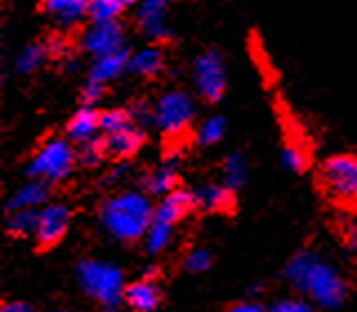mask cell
<instances>
[{"mask_svg":"<svg viewBox=\"0 0 357 312\" xmlns=\"http://www.w3.org/2000/svg\"><path fill=\"white\" fill-rule=\"evenodd\" d=\"M100 221L103 228L119 241L132 243L152 226L154 205L150 203L148 194L141 192H121L109 196L100 208Z\"/></svg>","mask_w":357,"mask_h":312,"instance_id":"6da1fadb","label":"cell"},{"mask_svg":"<svg viewBox=\"0 0 357 312\" xmlns=\"http://www.w3.org/2000/svg\"><path fill=\"white\" fill-rule=\"evenodd\" d=\"M288 276L295 286L304 288L312 299L326 308L340 306L346 297V283L340 274L312 252L297 254L288 265Z\"/></svg>","mask_w":357,"mask_h":312,"instance_id":"7a4b0ae2","label":"cell"},{"mask_svg":"<svg viewBox=\"0 0 357 312\" xmlns=\"http://www.w3.org/2000/svg\"><path fill=\"white\" fill-rule=\"evenodd\" d=\"M317 185L333 205L357 210V156L333 154L319 165Z\"/></svg>","mask_w":357,"mask_h":312,"instance_id":"3957f363","label":"cell"},{"mask_svg":"<svg viewBox=\"0 0 357 312\" xmlns=\"http://www.w3.org/2000/svg\"><path fill=\"white\" fill-rule=\"evenodd\" d=\"M78 279H81L83 290L100 301L107 308H114L123 299V274L116 265L103 261H83L78 265Z\"/></svg>","mask_w":357,"mask_h":312,"instance_id":"277c9868","label":"cell"},{"mask_svg":"<svg viewBox=\"0 0 357 312\" xmlns=\"http://www.w3.org/2000/svg\"><path fill=\"white\" fill-rule=\"evenodd\" d=\"M76 150L65 139H50L40 145L27 167L31 178H43L47 183H59L70 176L76 163Z\"/></svg>","mask_w":357,"mask_h":312,"instance_id":"5b68a950","label":"cell"},{"mask_svg":"<svg viewBox=\"0 0 357 312\" xmlns=\"http://www.w3.org/2000/svg\"><path fill=\"white\" fill-rule=\"evenodd\" d=\"M195 116V103L192 96L183 89H170L161 94V98L154 103V123L165 136H181L188 132L190 123Z\"/></svg>","mask_w":357,"mask_h":312,"instance_id":"8992f818","label":"cell"},{"mask_svg":"<svg viewBox=\"0 0 357 312\" xmlns=\"http://www.w3.org/2000/svg\"><path fill=\"white\" fill-rule=\"evenodd\" d=\"M195 87L199 96L208 103H217L223 96L226 92V63H223L219 52H204L195 61Z\"/></svg>","mask_w":357,"mask_h":312,"instance_id":"52a82bcc","label":"cell"},{"mask_svg":"<svg viewBox=\"0 0 357 312\" xmlns=\"http://www.w3.org/2000/svg\"><path fill=\"white\" fill-rule=\"evenodd\" d=\"M81 45L87 54H92L94 58H98V56H107L119 49H126V33H123L119 20H112V22L89 20V25L85 27L81 36Z\"/></svg>","mask_w":357,"mask_h":312,"instance_id":"ba28073f","label":"cell"},{"mask_svg":"<svg viewBox=\"0 0 357 312\" xmlns=\"http://www.w3.org/2000/svg\"><path fill=\"white\" fill-rule=\"evenodd\" d=\"M72 221V210L65 203H50L40 210L38 214V230H36V243L40 250L54 248L59 243Z\"/></svg>","mask_w":357,"mask_h":312,"instance_id":"9c48e42d","label":"cell"},{"mask_svg":"<svg viewBox=\"0 0 357 312\" xmlns=\"http://www.w3.org/2000/svg\"><path fill=\"white\" fill-rule=\"evenodd\" d=\"M137 20L148 40L159 42V40L170 38V27H167V0H139Z\"/></svg>","mask_w":357,"mask_h":312,"instance_id":"30bf717a","label":"cell"},{"mask_svg":"<svg viewBox=\"0 0 357 312\" xmlns=\"http://www.w3.org/2000/svg\"><path fill=\"white\" fill-rule=\"evenodd\" d=\"M195 208H197L195 192L176 187V189H172L170 194H165L161 198V203L154 208V221H161V223H167V226H174V223L183 221Z\"/></svg>","mask_w":357,"mask_h":312,"instance_id":"8fae6325","label":"cell"},{"mask_svg":"<svg viewBox=\"0 0 357 312\" xmlns=\"http://www.w3.org/2000/svg\"><path fill=\"white\" fill-rule=\"evenodd\" d=\"M100 136H103L107 156H112V159H116V161L130 159V156L137 154L139 148L143 145V130L137 125V123L126 130H119L112 134H100Z\"/></svg>","mask_w":357,"mask_h":312,"instance_id":"7c38bea8","label":"cell"},{"mask_svg":"<svg viewBox=\"0 0 357 312\" xmlns=\"http://www.w3.org/2000/svg\"><path fill=\"white\" fill-rule=\"evenodd\" d=\"M89 0H43V11L56 25L74 27L83 18H87Z\"/></svg>","mask_w":357,"mask_h":312,"instance_id":"4fadbf2b","label":"cell"},{"mask_svg":"<svg viewBox=\"0 0 357 312\" xmlns=\"http://www.w3.org/2000/svg\"><path fill=\"white\" fill-rule=\"evenodd\" d=\"M123 301L134 310V312H152L161 304V290L150 276L139 279L126 288L123 292Z\"/></svg>","mask_w":357,"mask_h":312,"instance_id":"5bb4252c","label":"cell"},{"mask_svg":"<svg viewBox=\"0 0 357 312\" xmlns=\"http://www.w3.org/2000/svg\"><path fill=\"white\" fill-rule=\"evenodd\" d=\"M100 132V111H96L92 105H83L67 123V136L74 143H85L98 136Z\"/></svg>","mask_w":357,"mask_h":312,"instance_id":"9a60e30c","label":"cell"},{"mask_svg":"<svg viewBox=\"0 0 357 312\" xmlns=\"http://www.w3.org/2000/svg\"><path fill=\"white\" fill-rule=\"evenodd\" d=\"M128 65H130L128 49H119L114 54L98 56V58H94L92 70H89V81L107 85V83H112L114 78H119L123 72H126Z\"/></svg>","mask_w":357,"mask_h":312,"instance_id":"2e32d148","label":"cell"},{"mask_svg":"<svg viewBox=\"0 0 357 312\" xmlns=\"http://www.w3.org/2000/svg\"><path fill=\"white\" fill-rule=\"evenodd\" d=\"M234 189L228 185H217V183H206L195 189L197 205L208 212H228L234 208Z\"/></svg>","mask_w":357,"mask_h":312,"instance_id":"e0dca14e","label":"cell"},{"mask_svg":"<svg viewBox=\"0 0 357 312\" xmlns=\"http://www.w3.org/2000/svg\"><path fill=\"white\" fill-rule=\"evenodd\" d=\"M163 67H165V54L161 47H156V45H150V47H143L139 52L130 54L128 72L137 76H145V78L159 76L163 72Z\"/></svg>","mask_w":357,"mask_h":312,"instance_id":"ac0fdd59","label":"cell"},{"mask_svg":"<svg viewBox=\"0 0 357 312\" xmlns=\"http://www.w3.org/2000/svg\"><path fill=\"white\" fill-rule=\"evenodd\" d=\"M50 196V183L43 181V178H33L27 185H22L18 192L11 196L9 201V210H25L33 208L38 210Z\"/></svg>","mask_w":357,"mask_h":312,"instance_id":"d6986e66","label":"cell"},{"mask_svg":"<svg viewBox=\"0 0 357 312\" xmlns=\"http://www.w3.org/2000/svg\"><path fill=\"white\" fill-rule=\"evenodd\" d=\"M38 214H40V210H33V208L9 210V217H7L9 234H14V237H36Z\"/></svg>","mask_w":357,"mask_h":312,"instance_id":"ffe728a7","label":"cell"},{"mask_svg":"<svg viewBox=\"0 0 357 312\" xmlns=\"http://www.w3.org/2000/svg\"><path fill=\"white\" fill-rule=\"evenodd\" d=\"M176 183H178V174L172 165H159L156 170H152L145 176V189L154 196L170 194L172 189H176Z\"/></svg>","mask_w":357,"mask_h":312,"instance_id":"44dd1931","label":"cell"},{"mask_svg":"<svg viewBox=\"0 0 357 312\" xmlns=\"http://www.w3.org/2000/svg\"><path fill=\"white\" fill-rule=\"evenodd\" d=\"M45 58H50L47 49H45V42H31L25 49L18 54L16 58V72L18 74H31L36 72L38 67L45 63Z\"/></svg>","mask_w":357,"mask_h":312,"instance_id":"7402d4cb","label":"cell"},{"mask_svg":"<svg viewBox=\"0 0 357 312\" xmlns=\"http://www.w3.org/2000/svg\"><path fill=\"white\" fill-rule=\"evenodd\" d=\"M123 9L126 7L121 5V0H89L87 18L92 22H112L119 20Z\"/></svg>","mask_w":357,"mask_h":312,"instance_id":"603a6c76","label":"cell"},{"mask_svg":"<svg viewBox=\"0 0 357 312\" xmlns=\"http://www.w3.org/2000/svg\"><path fill=\"white\" fill-rule=\"evenodd\" d=\"M172 239V226L161 221H152V226L145 232V248L150 254H156L167 248V243Z\"/></svg>","mask_w":357,"mask_h":312,"instance_id":"cb8c5ba5","label":"cell"},{"mask_svg":"<svg viewBox=\"0 0 357 312\" xmlns=\"http://www.w3.org/2000/svg\"><path fill=\"white\" fill-rule=\"evenodd\" d=\"M134 125V118H132V111L130 109H107V111H100V134H112V132H119V130H126Z\"/></svg>","mask_w":357,"mask_h":312,"instance_id":"d4e9b609","label":"cell"},{"mask_svg":"<svg viewBox=\"0 0 357 312\" xmlns=\"http://www.w3.org/2000/svg\"><path fill=\"white\" fill-rule=\"evenodd\" d=\"M107 156L105 152V143H103V136H96L92 141H85L81 143V148L76 150V159L81 165L85 167H96L100 161H103Z\"/></svg>","mask_w":357,"mask_h":312,"instance_id":"484cf974","label":"cell"},{"mask_svg":"<svg viewBox=\"0 0 357 312\" xmlns=\"http://www.w3.org/2000/svg\"><path fill=\"white\" fill-rule=\"evenodd\" d=\"M223 132H226V120H223V116H210L199 125L197 141L201 145H215L217 141H221Z\"/></svg>","mask_w":357,"mask_h":312,"instance_id":"4316f807","label":"cell"},{"mask_svg":"<svg viewBox=\"0 0 357 312\" xmlns=\"http://www.w3.org/2000/svg\"><path fill=\"white\" fill-rule=\"evenodd\" d=\"M245 172H248V165H245V159L241 154H232L226 159V165H223V176H226V185L228 187H239L245 181Z\"/></svg>","mask_w":357,"mask_h":312,"instance_id":"83f0119b","label":"cell"},{"mask_svg":"<svg viewBox=\"0 0 357 312\" xmlns=\"http://www.w3.org/2000/svg\"><path fill=\"white\" fill-rule=\"evenodd\" d=\"M284 163L293 172H301L308 165V156H306L304 148H299V145H286V150H284Z\"/></svg>","mask_w":357,"mask_h":312,"instance_id":"f1b7e54d","label":"cell"},{"mask_svg":"<svg viewBox=\"0 0 357 312\" xmlns=\"http://www.w3.org/2000/svg\"><path fill=\"white\" fill-rule=\"evenodd\" d=\"M210 263H212V256L208 250H195V252H190L185 259V267L190 272H204L210 267Z\"/></svg>","mask_w":357,"mask_h":312,"instance_id":"f546056e","label":"cell"},{"mask_svg":"<svg viewBox=\"0 0 357 312\" xmlns=\"http://www.w3.org/2000/svg\"><path fill=\"white\" fill-rule=\"evenodd\" d=\"M105 94V85L103 83H96V81H89L87 78V85L83 87V105H96L100 98Z\"/></svg>","mask_w":357,"mask_h":312,"instance_id":"4dcf8cb0","label":"cell"},{"mask_svg":"<svg viewBox=\"0 0 357 312\" xmlns=\"http://www.w3.org/2000/svg\"><path fill=\"white\" fill-rule=\"evenodd\" d=\"M130 111L137 125H141V123H154V105H150L148 100H137Z\"/></svg>","mask_w":357,"mask_h":312,"instance_id":"1f68e13d","label":"cell"},{"mask_svg":"<svg viewBox=\"0 0 357 312\" xmlns=\"http://www.w3.org/2000/svg\"><path fill=\"white\" fill-rule=\"evenodd\" d=\"M45 49H47L50 58H61V56L67 54V38L61 36V33H54V36L45 40Z\"/></svg>","mask_w":357,"mask_h":312,"instance_id":"d6a6232c","label":"cell"},{"mask_svg":"<svg viewBox=\"0 0 357 312\" xmlns=\"http://www.w3.org/2000/svg\"><path fill=\"white\" fill-rule=\"evenodd\" d=\"M344 241L349 245V250L357 256V214H353L344 223Z\"/></svg>","mask_w":357,"mask_h":312,"instance_id":"836d02e7","label":"cell"},{"mask_svg":"<svg viewBox=\"0 0 357 312\" xmlns=\"http://www.w3.org/2000/svg\"><path fill=\"white\" fill-rule=\"evenodd\" d=\"M273 312H312V308L304 301H282L277 304Z\"/></svg>","mask_w":357,"mask_h":312,"instance_id":"e575fe53","label":"cell"},{"mask_svg":"<svg viewBox=\"0 0 357 312\" xmlns=\"http://www.w3.org/2000/svg\"><path fill=\"white\" fill-rule=\"evenodd\" d=\"M0 312H36V310H33L31 306H27V304H18V301H11V304H5Z\"/></svg>","mask_w":357,"mask_h":312,"instance_id":"d590c367","label":"cell"},{"mask_svg":"<svg viewBox=\"0 0 357 312\" xmlns=\"http://www.w3.org/2000/svg\"><path fill=\"white\" fill-rule=\"evenodd\" d=\"M228 312H266L259 304H237L232 306Z\"/></svg>","mask_w":357,"mask_h":312,"instance_id":"8d00e7d4","label":"cell"},{"mask_svg":"<svg viewBox=\"0 0 357 312\" xmlns=\"http://www.w3.org/2000/svg\"><path fill=\"white\" fill-rule=\"evenodd\" d=\"M121 5L123 7H134V5H139V0H121Z\"/></svg>","mask_w":357,"mask_h":312,"instance_id":"74e56055","label":"cell"}]
</instances>
